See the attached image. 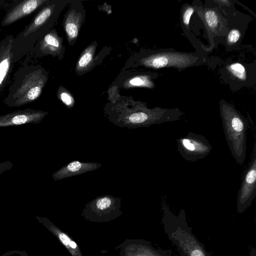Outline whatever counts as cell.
<instances>
[{"mask_svg":"<svg viewBox=\"0 0 256 256\" xmlns=\"http://www.w3.org/2000/svg\"><path fill=\"white\" fill-rule=\"evenodd\" d=\"M14 73L4 103L9 107L23 106L37 100L48 80V72L40 64H29L27 58Z\"/></svg>","mask_w":256,"mask_h":256,"instance_id":"6da1fadb","label":"cell"},{"mask_svg":"<svg viewBox=\"0 0 256 256\" xmlns=\"http://www.w3.org/2000/svg\"><path fill=\"white\" fill-rule=\"evenodd\" d=\"M56 8L55 2L48 0L24 30L14 38L12 48L14 64L30 53L36 42L50 31L54 18Z\"/></svg>","mask_w":256,"mask_h":256,"instance_id":"7a4b0ae2","label":"cell"},{"mask_svg":"<svg viewBox=\"0 0 256 256\" xmlns=\"http://www.w3.org/2000/svg\"><path fill=\"white\" fill-rule=\"evenodd\" d=\"M219 108L225 138L231 154L236 163L242 165L246 156L248 120L232 104L225 100L220 102Z\"/></svg>","mask_w":256,"mask_h":256,"instance_id":"3957f363","label":"cell"},{"mask_svg":"<svg viewBox=\"0 0 256 256\" xmlns=\"http://www.w3.org/2000/svg\"><path fill=\"white\" fill-rule=\"evenodd\" d=\"M204 58L197 53L178 52L172 48L152 52L141 60L143 66L152 68H174L179 71L200 64Z\"/></svg>","mask_w":256,"mask_h":256,"instance_id":"277c9868","label":"cell"},{"mask_svg":"<svg viewBox=\"0 0 256 256\" xmlns=\"http://www.w3.org/2000/svg\"><path fill=\"white\" fill-rule=\"evenodd\" d=\"M176 140L180 154L184 160L191 162L204 158L212 149L204 136L194 132H188Z\"/></svg>","mask_w":256,"mask_h":256,"instance_id":"5b68a950","label":"cell"},{"mask_svg":"<svg viewBox=\"0 0 256 256\" xmlns=\"http://www.w3.org/2000/svg\"><path fill=\"white\" fill-rule=\"evenodd\" d=\"M256 195V142L254 144L249 166L244 174L238 194V208L243 211L249 206Z\"/></svg>","mask_w":256,"mask_h":256,"instance_id":"8992f818","label":"cell"},{"mask_svg":"<svg viewBox=\"0 0 256 256\" xmlns=\"http://www.w3.org/2000/svg\"><path fill=\"white\" fill-rule=\"evenodd\" d=\"M14 38L10 34L0 41V95L10 82L15 64L12 52Z\"/></svg>","mask_w":256,"mask_h":256,"instance_id":"52a82bcc","label":"cell"},{"mask_svg":"<svg viewBox=\"0 0 256 256\" xmlns=\"http://www.w3.org/2000/svg\"><path fill=\"white\" fill-rule=\"evenodd\" d=\"M48 112L30 108L0 116V128L40 123Z\"/></svg>","mask_w":256,"mask_h":256,"instance_id":"ba28073f","label":"cell"},{"mask_svg":"<svg viewBox=\"0 0 256 256\" xmlns=\"http://www.w3.org/2000/svg\"><path fill=\"white\" fill-rule=\"evenodd\" d=\"M47 0H22L15 1L7 11L1 22L0 26H6L30 14L44 5Z\"/></svg>","mask_w":256,"mask_h":256,"instance_id":"9c48e42d","label":"cell"},{"mask_svg":"<svg viewBox=\"0 0 256 256\" xmlns=\"http://www.w3.org/2000/svg\"><path fill=\"white\" fill-rule=\"evenodd\" d=\"M60 47V40L54 30H50L36 43L30 52L36 58L51 54L56 56Z\"/></svg>","mask_w":256,"mask_h":256,"instance_id":"30bf717a","label":"cell"},{"mask_svg":"<svg viewBox=\"0 0 256 256\" xmlns=\"http://www.w3.org/2000/svg\"><path fill=\"white\" fill-rule=\"evenodd\" d=\"M100 166L98 163L74 161L56 172L52 177L54 180H62L95 170Z\"/></svg>","mask_w":256,"mask_h":256,"instance_id":"8fae6325","label":"cell"},{"mask_svg":"<svg viewBox=\"0 0 256 256\" xmlns=\"http://www.w3.org/2000/svg\"><path fill=\"white\" fill-rule=\"evenodd\" d=\"M202 19L210 37H212L220 32L223 28L224 24L220 16L214 9L211 8L205 9Z\"/></svg>","mask_w":256,"mask_h":256,"instance_id":"7c38bea8","label":"cell"},{"mask_svg":"<svg viewBox=\"0 0 256 256\" xmlns=\"http://www.w3.org/2000/svg\"><path fill=\"white\" fill-rule=\"evenodd\" d=\"M226 70L232 78L244 82L248 80V75L245 66L240 62H234L226 66Z\"/></svg>","mask_w":256,"mask_h":256,"instance_id":"4fadbf2b","label":"cell"},{"mask_svg":"<svg viewBox=\"0 0 256 256\" xmlns=\"http://www.w3.org/2000/svg\"><path fill=\"white\" fill-rule=\"evenodd\" d=\"M152 76L142 75L133 78L129 82V84L133 86L146 87L152 88L154 87V83L152 80Z\"/></svg>","mask_w":256,"mask_h":256,"instance_id":"5bb4252c","label":"cell"},{"mask_svg":"<svg viewBox=\"0 0 256 256\" xmlns=\"http://www.w3.org/2000/svg\"><path fill=\"white\" fill-rule=\"evenodd\" d=\"M94 52V48H90L86 50L79 59L78 64L79 68H84L90 63L92 59Z\"/></svg>","mask_w":256,"mask_h":256,"instance_id":"9a60e30c","label":"cell"},{"mask_svg":"<svg viewBox=\"0 0 256 256\" xmlns=\"http://www.w3.org/2000/svg\"><path fill=\"white\" fill-rule=\"evenodd\" d=\"M194 11V8L191 5L186 4L182 9V20L184 26L188 28L190 18Z\"/></svg>","mask_w":256,"mask_h":256,"instance_id":"2e32d148","label":"cell"},{"mask_svg":"<svg viewBox=\"0 0 256 256\" xmlns=\"http://www.w3.org/2000/svg\"><path fill=\"white\" fill-rule=\"evenodd\" d=\"M65 30L70 40L74 39L78 34V26L76 22L69 21L66 24Z\"/></svg>","mask_w":256,"mask_h":256,"instance_id":"e0dca14e","label":"cell"},{"mask_svg":"<svg viewBox=\"0 0 256 256\" xmlns=\"http://www.w3.org/2000/svg\"><path fill=\"white\" fill-rule=\"evenodd\" d=\"M114 200L110 196H107L100 198L96 201V207L100 210H106L112 206Z\"/></svg>","mask_w":256,"mask_h":256,"instance_id":"ac0fdd59","label":"cell"},{"mask_svg":"<svg viewBox=\"0 0 256 256\" xmlns=\"http://www.w3.org/2000/svg\"><path fill=\"white\" fill-rule=\"evenodd\" d=\"M241 36L240 31L236 28L231 30L226 38L227 44L230 46L236 44Z\"/></svg>","mask_w":256,"mask_h":256,"instance_id":"d6986e66","label":"cell"},{"mask_svg":"<svg viewBox=\"0 0 256 256\" xmlns=\"http://www.w3.org/2000/svg\"><path fill=\"white\" fill-rule=\"evenodd\" d=\"M60 97L62 101L68 106L73 104L74 100L72 96L68 92H62L60 93Z\"/></svg>","mask_w":256,"mask_h":256,"instance_id":"ffe728a7","label":"cell"},{"mask_svg":"<svg viewBox=\"0 0 256 256\" xmlns=\"http://www.w3.org/2000/svg\"><path fill=\"white\" fill-rule=\"evenodd\" d=\"M0 256H28L26 251L12 250L4 253Z\"/></svg>","mask_w":256,"mask_h":256,"instance_id":"44dd1931","label":"cell"},{"mask_svg":"<svg viewBox=\"0 0 256 256\" xmlns=\"http://www.w3.org/2000/svg\"><path fill=\"white\" fill-rule=\"evenodd\" d=\"M13 166V163L10 160H6L0 162V174L4 172L10 170Z\"/></svg>","mask_w":256,"mask_h":256,"instance_id":"7402d4cb","label":"cell"},{"mask_svg":"<svg viewBox=\"0 0 256 256\" xmlns=\"http://www.w3.org/2000/svg\"><path fill=\"white\" fill-rule=\"evenodd\" d=\"M190 256H204V255L200 250H195L192 252Z\"/></svg>","mask_w":256,"mask_h":256,"instance_id":"603a6c76","label":"cell"},{"mask_svg":"<svg viewBox=\"0 0 256 256\" xmlns=\"http://www.w3.org/2000/svg\"><path fill=\"white\" fill-rule=\"evenodd\" d=\"M214 2L218 3V4H220L227 6H229L230 4V1L226 0H214Z\"/></svg>","mask_w":256,"mask_h":256,"instance_id":"cb8c5ba5","label":"cell"},{"mask_svg":"<svg viewBox=\"0 0 256 256\" xmlns=\"http://www.w3.org/2000/svg\"><path fill=\"white\" fill-rule=\"evenodd\" d=\"M69 246L70 248L73 249H76L78 247L76 243L72 240H70Z\"/></svg>","mask_w":256,"mask_h":256,"instance_id":"d4e9b609","label":"cell"}]
</instances>
